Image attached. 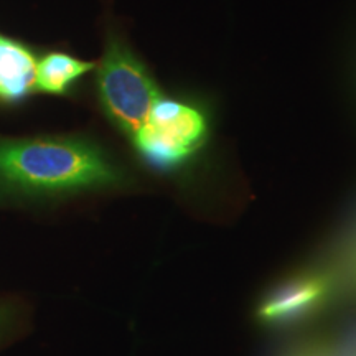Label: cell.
<instances>
[{
	"instance_id": "obj_5",
	"label": "cell",
	"mask_w": 356,
	"mask_h": 356,
	"mask_svg": "<svg viewBox=\"0 0 356 356\" xmlns=\"http://www.w3.org/2000/svg\"><path fill=\"white\" fill-rule=\"evenodd\" d=\"M37 60L24 44L0 35V97L17 101L37 89Z\"/></svg>"
},
{
	"instance_id": "obj_4",
	"label": "cell",
	"mask_w": 356,
	"mask_h": 356,
	"mask_svg": "<svg viewBox=\"0 0 356 356\" xmlns=\"http://www.w3.org/2000/svg\"><path fill=\"white\" fill-rule=\"evenodd\" d=\"M330 284L320 274L297 275L279 284L257 307L256 315L267 325H287L309 317L327 299Z\"/></svg>"
},
{
	"instance_id": "obj_3",
	"label": "cell",
	"mask_w": 356,
	"mask_h": 356,
	"mask_svg": "<svg viewBox=\"0 0 356 356\" xmlns=\"http://www.w3.org/2000/svg\"><path fill=\"white\" fill-rule=\"evenodd\" d=\"M97 95L108 118L134 137L159 99L160 89L142 61L121 40L111 38L97 66Z\"/></svg>"
},
{
	"instance_id": "obj_6",
	"label": "cell",
	"mask_w": 356,
	"mask_h": 356,
	"mask_svg": "<svg viewBox=\"0 0 356 356\" xmlns=\"http://www.w3.org/2000/svg\"><path fill=\"white\" fill-rule=\"evenodd\" d=\"M95 70V63L65 53H48L37 61V89L50 95H66L84 74Z\"/></svg>"
},
{
	"instance_id": "obj_2",
	"label": "cell",
	"mask_w": 356,
	"mask_h": 356,
	"mask_svg": "<svg viewBox=\"0 0 356 356\" xmlns=\"http://www.w3.org/2000/svg\"><path fill=\"white\" fill-rule=\"evenodd\" d=\"M210 136V115L200 102L160 96L132 140L160 172H177L195 159Z\"/></svg>"
},
{
	"instance_id": "obj_1",
	"label": "cell",
	"mask_w": 356,
	"mask_h": 356,
	"mask_svg": "<svg viewBox=\"0 0 356 356\" xmlns=\"http://www.w3.org/2000/svg\"><path fill=\"white\" fill-rule=\"evenodd\" d=\"M0 181L25 191H73L115 185L121 173L83 139L0 140Z\"/></svg>"
}]
</instances>
